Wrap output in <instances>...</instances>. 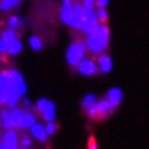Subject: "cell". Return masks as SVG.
<instances>
[{
    "label": "cell",
    "instance_id": "1",
    "mask_svg": "<svg viewBox=\"0 0 149 149\" xmlns=\"http://www.w3.org/2000/svg\"><path fill=\"white\" fill-rule=\"evenodd\" d=\"M0 84L6 91V106L7 109L19 107V101L25 97L28 87L23 75L17 70H4L0 72Z\"/></svg>",
    "mask_w": 149,
    "mask_h": 149
},
{
    "label": "cell",
    "instance_id": "2",
    "mask_svg": "<svg viewBox=\"0 0 149 149\" xmlns=\"http://www.w3.org/2000/svg\"><path fill=\"white\" fill-rule=\"evenodd\" d=\"M87 51L93 55H100L107 49L110 42V29L107 23H99L97 28L86 36Z\"/></svg>",
    "mask_w": 149,
    "mask_h": 149
},
{
    "label": "cell",
    "instance_id": "3",
    "mask_svg": "<svg viewBox=\"0 0 149 149\" xmlns=\"http://www.w3.org/2000/svg\"><path fill=\"white\" fill-rule=\"evenodd\" d=\"M87 45H86V41H81V39H74L65 54V59H67V64L71 67V68H77V65L86 58V54H87Z\"/></svg>",
    "mask_w": 149,
    "mask_h": 149
},
{
    "label": "cell",
    "instance_id": "4",
    "mask_svg": "<svg viewBox=\"0 0 149 149\" xmlns=\"http://www.w3.org/2000/svg\"><path fill=\"white\" fill-rule=\"evenodd\" d=\"M111 106L107 99H99L94 106H91L88 110H86V114L90 120H103L107 119L111 114Z\"/></svg>",
    "mask_w": 149,
    "mask_h": 149
},
{
    "label": "cell",
    "instance_id": "5",
    "mask_svg": "<svg viewBox=\"0 0 149 149\" xmlns=\"http://www.w3.org/2000/svg\"><path fill=\"white\" fill-rule=\"evenodd\" d=\"M33 109L38 111V114L41 116V119H44L45 122H54L55 117H56V107L48 99H39L35 103V107Z\"/></svg>",
    "mask_w": 149,
    "mask_h": 149
},
{
    "label": "cell",
    "instance_id": "6",
    "mask_svg": "<svg viewBox=\"0 0 149 149\" xmlns=\"http://www.w3.org/2000/svg\"><path fill=\"white\" fill-rule=\"evenodd\" d=\"M78 71L80 75H84V77H93L96 74H100L99 65H97V61L90 58V56H86L75 68Z\"/></svg>",
    "mask_w": 149,
    "mask_h": 149
},
{
    "label": "cell",
    "instance_id": "7",
    "mask_svg": "<svg viewBox=\"0 0 149 149\" xmlns=\"http://www.w3.org/2000/svg\"><path fill=\"white\" fill-rule=\"evenodd\" d=\"M99 23L100 22H99L96 10H86L84 15H83V25H81V31L80 32H83L87 36L88 33H91L97 28Z\"/></svg>",
    "mask_w": 149,
    "mask_h": 149
},
{
    "label": "cell",
    "instance_id": "8",
    "mask_svg": "<svg viewBox=\"0 0 149 149\" xmlns=\"http://www.w3.org/2000/svg\"><path fill=\"white\" fill-rule=\"evenodd\" d=\"M29 133H31V136H32L33 139H36V141L41 142V143H47L48 139H49V136H48V133H47V129H45V125L41 123V122L33 123V125L31 126V129H29Z\"/></svg>",
    "mask_w": 149,
    "mask_h": 149
},
{
    "label": "cell",
    "instance_id": "9",
    "mask_svg": "<svg viewBox=\"0 0 149 149\" xmlns=\"http://www.w3.org/2000/svg\"><path fill=\"white\" fill-rule=\"evenodd\" d=\"M1 141L4 142L6 149H19V133L16 129H10V130H4Z\"/></svg>",
    "mask_w": 149,
    "mask_h": 149
},
{
    "label": "cell",
    "instance_id": "10",
    "mask_svg": "<svg viewBox=\"0 0 149 149\" xmlns=\"http://www.w3.org/2000/svg\"><path fill=\"white\" fill-rule=\"evenodd\" d=\"M106 99L109 100V103H110V106H111V111L114 113L116 109L120 106V103H122V100H123V91H122L119 87H111V88L107 91Z\"/></svg>",
    "mask_w": 149,
    "mask_h": 149
},
{
    "label": "cell",
    "instance_id": "11",
    "mask_svg": "<svg viewBox=\"0 0 149 149\" xmlns=\"http://www.w3.org/2000/svg\"><path fill=\"white\" fill-rule=\"evenodd\" d=\"M97 65H99V70H100V74H109L111 70H113V59L109 54L103 52L97 55Z\"/></svg>",
    "mask_w": 149,
    "mask_h": 149
},
{
    "label": "cell",
    "instance_id": "12",
    "mask_svg": "<svg viewBox=\"0 0 149 149\" xmlns=\"http://www.w3.org/2000/svg\"><path fill=\"white\" fill-rule=\"evenodd\" d=\"M36 116L32 113L31 107H23V119H22V126H20V130H29L31 126L33 123H36Z\"/></svg>",
    "mask_w": 149,
    "mask_h": 149
},
{
    "label": "cell",
    "instance_id": "13",
    "mask_svg": "<svg viewBox=\"0 0 149 149\" xmlns=\"http://www.w3.org/2000/svg\"><path fill=\"white\" fill-rule=\"evenodd\" d=\"M72 15H74V3L72 1H62V7H61V20H62V23L68 25Z\"/></svg>",
    "mask_w": 149,
    "mask_h": 149
},
{
    "label": "cell",
    "instance_id": "14",
    "mask_svg": "<svg viewBox=\"0 0 149 149\" xmlns=\"http://www.w3.org/2000/svg\"><path fill=\"white\" fill-rule=\"evenodd\" d=\"M22 119H23V109L22 107H16V109H12L10 110V122H12L13 129L20 130Z\"/></svg>",
    "mask_w": 149,
    "mask_h": 149
},
{
    "label": "cell",
    "instance_id": "15",
    "mask_svg": "<svg viewBox=\"0 0 149 149\" xmlns=\"http://www.w3.org/2000/svg\"><path fill=\"white\" fill-rule=\"evenodd\" d=\"M0 117H1V127H3L4 130L13 129L12 122H10V109L3 107V109L0 110Z\"/></svg>",
    "mask_w": 149,
    "mask_h": 149
},
{
    "label": "cell",
    "instance_id": "16",
    "mask_svg": "<svg viewBox=\"0 0 149 149\" xmlns=\"http://www.w3.org/2000/svg\"><path fill=\"white\" fill-rule=\"evenodd\" d=\"M97 97H96V94H86L84 97H83V100H81V107H83V110L86 111V110H88L91 106H94L96 104V101H97Z\"/></svg>",
    "mask_w": 149,
    "mask_h": 149
},
{
    "label": "cell",
    "instance_id": "17",
    "mask_svg": "<svg viewBox=\"0 0 149 149\" xmlns=\"http://www.w3.org/2000/svg\"><path fill=\"white\" fill-rule=\"evenodd\" d=\"M22 49H23V44H22V41H20V39H15V41L10 42L9 55H10V56H16V55H19V54L22 52Z\"/></svg>",
    "mask_w": 149,
    "mask_h": 149
},
{
    "label": "cell",
    "instance_id": "18",
    "mask_svg": "<svg viewBox=\"0 0 149 149\" xmlns=\"http://www.w3.org/2000/svg\"><path fill=\"white\" fill-rule=\"evenodd\" d=\"M28 44H29L31 49L36 51V52H38V51H41V49H42V47H44V42H42V39H41L39 36H36V35H32V36L29 38Z\"/></svg>",
    "mask_w": 149,
    "mask_h": 149
},
{
    "label": "cell",
    "instance_id": "19",
    "mask_svg": "<svg viewBox=\"0 0 149 149\" xmlns=\"http://www.w3.org/2000/svg\"><path fill=\"white\" fill-rule=\"evenodd\" d=\"M0 38H1V39H4V41L12 42V41L17 39V33H16V31H15V29L7 28V29H4V31H1V32H0Z\"/></svg>",
    "mask_w": 149,
    "mask_h": 149
},
{
    "label": "cell",
    "instance_id": "20",
    "mask_svg": "<svg viewBox=\"0 0 149 149\" xmlns=\"http://www.w3.org/2000/svg\"><path fill=\"white\" fill-rule=\"evenodd\" d=\"M20 1L22 0H1V3H0V12H9L13 7L19 6Z\"/></svg>",
    "mask_w": 149,
    "mask_h": 149
},
{
    "label": "cell",
    "instance_id": "21",
    "mask_svg": "<svg viewBox=\"0 0 149 149\" xmlns=\"http://www.w3.org/2000/svg\"><path fill=\"white\" fill-rule=\"evenodd\" d=\"M22 19L19 17V16H16V15H12L9 19H7V28H12V29H16V28H19L20 25H22Z\"/></svg>",
    "mask_w": 149,
    "mask_h": 149
},
{
    "label": "cell",
    "instance_id": "22",
    "mask_svg": "<svg viewBox=\"0 0 149 149\" xmlns=\"http://www.w3.org/2000/svg\"><path fill=\"white\" fill-rule=\"evenodd\" d=\"M19 148H20V149H29V148H32V136H29V135H23V136L20 138Z\"/></svg>",
    "mask_w": 149,
    "mask_h": 149
},
{
    "label": "cell",
    "instance_id": "23",
    "mask_svg": "<svg viewBox=\"0 0 149 149\" xmlns=\"http://www.w3.org/2000/svg\"><path fill=\"white\" fill-rule=\"evenodd\" d=\"M96 13H97V17H99L100 23H107V20H109V13H107L106 7L96 9Z\"/></svg>",
    "mask_w": 149,
    "mask_h": 149
},
{
    "label": "cell",
    "instance_id": "24",
    "mask_svg": "<svg viewBox=\"0 0 149 149\" xmlns=\"http://www.w3.org/2000/svg\"><path fill=\"white\" fill-rule=\"evenodd\" d=\"M45 129H47L48 136H54V135L56 133V130H58V125H56L55 120H54V122H47V123H45Z\"/></svg>",
    "mask_w": 149,
    "mask_h": 149
},
{
    "label": "cell",
    "instance_id": "25",
    "mask_svg": "<svg viewBox=\"0 0 149 149\" xmlns=\"http://www.w3.org/2000/svg\"><path fill=\"white\" fill-rule=\"evenodd\" d=\"M81 4L86 10H96L97 9L96 0H81Z\"/></svg>",
    "mask_w": 149,
    "mask_h": 149
},
{
    "label": "cell",
    "instance_id": "26",
    "mask_svg": "<svg viewBox=\"0 0 149 149\" xmlns=\"http://www.w3.org/2000/svg\"><path fill=\"white\" fill-rule=\"evenodd\" d=\"M9 48H10V42L0 38V54L1 55H6V54L9 55Z\"/></svg>",
    "mask_w": 149,
    "mask_h": 149
},
{
    "label": "cell",
    "instance_id": "27",
    "mask_svg": "<svg viewBox=\"0 0 149 149\" xmlns=\"http://www.w3.org/2000/svg\"><path fill=\"white\" fill-rule=\"evenodd\" d=\"M87 148H88V149H99V146H97V142H96V138H94V136H90Z\"/></svg>",
    "mask_w": 149,
    "mask_h": 149
},
{
    "label": "cell",
    "instance_id": "28",
    "mask_svg": "<svg viewBox=\"0 0 149 149\" xmlns=\"http://www.w3.org/2000/svg\"><path fill=\"white\" fill-rule=\"evenodd\" d=\"M109 1H110V0H96V3H97V9H101V7H107Z\"/></svg>",
    "mask_w": 149,
    "mask_h": 149
},
{
    "label": "cell",
    "instance_id": "29",
    "mask_svg": "<svg viewBox=\"0 0 149 149\" xmlns=\"http://www.w3.org/2000/svg\"><path fill=\"white\" fill-rule=\"evenodd\" d=\"M22 104H23V107H32V101L29 99H26V97L22 99Z\"/></svg>",
    "mask_w": 149,
    "mask_h": 149
},
{
    "label": "cell",
    "instance_id": "30",
    "mask_svg": "<svg viewBox=\"0 0 149 149\" xmlns=\"http://www.w3.org/2000/svg\"><path fill=\"white\" fill-rule=\"evenodd\" d=\"M0 149H6V145H4L3 141H0Z\"/></svg>",
    "mask_w": 149,
    "mask_h": 149
},
{
    "label": "cell",
    "instance_id": "31",
    "mask_svg": "<svg viewBox=\"0 0 149 149\" xmlns=\"http://www.w3.org/2000/svg\"><path fill=\"white\" fill-rule=\"evenodd\" d=\"M1 138H3V132L0 130V141H1Z\"/></svg>",
    "mask_w": 149,
    "mask_h": 149
},
{
    "label": "cell",
    "instance_id": "32",
    "mask_svg": "<svg viewBox=\"0 0 149 149\" xmlns=\"http://www.w3.org/2000/svg\"><path fill=\"white\" fill-rule=\"evenodd\" d=\"M1 61H3V56H1V54H0V65H1Z\"/></svg>",
    "mask_w": 149,
    "mask_h": 149
},
{
    "label": "cell",
    "instance_id": "33",
    "mask_svg": "<svg viewBox=\"0 0 149 149\" xmlns=\"http://www.w3.org/2000/svg\"><path fill=\"white\" fill-rule=\"evenodd\" d=\"M0 127H1V117H0Z\"/></svg>",
    "mask_w": 149,
    "mask_h": 149
},
{
    "label": "cell",
    "instance_id": "34",
    "mask_svg": "<svg viewBox=\"0 0 149 149\" xmlns=\"http://www.w3.org/2000/svg\"><path fill=\"white\" fill-rule=\"evenodd\" d=\"M0 3H1V0H0Z\"/></svg>",
    "mask_w": 149,
    "mask_h": 149
},
{
    "label": "cell",
    "instance_id": "35",
    "mask_svg": "<svg viewBox=\"0 0 149 149\" xmlns=\"http://www.w3.org/2000/svg\"><path fill=\"white\" fill-rule=\"evenodd\" d=\"M62 1H65V0H62Z\"/></svg>",
    "mask_w": 149,
    "mask_h": 149
},
{
    "label": "cell",
    "instance_id": "36",
    "mask_svg": "<svg viewBox=\"0 0 149 149\" xmlns=\"http://www.w3.org/2000/svg\"><path fill=\"white\" fill-rule=\"evenodd\" d=\"M19 149H20V148H19Z\"/></svg>",
    "mask_w": 149,
    "mask_h": 149
}]
</instances>
